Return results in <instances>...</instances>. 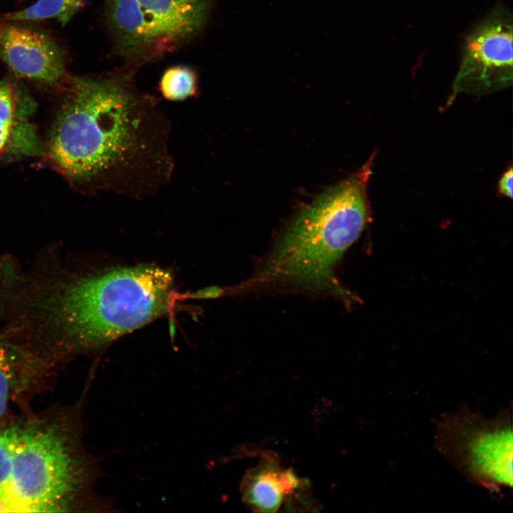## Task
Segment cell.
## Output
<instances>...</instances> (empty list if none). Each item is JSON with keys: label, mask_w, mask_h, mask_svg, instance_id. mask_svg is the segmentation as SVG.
<instances>
[{"label": "cell", "mask_w": 513, "mask_h": 513, "mask_svg": "<svg viewBox=\"0 0 513 513\" xmlns=\"http://www.w3.org/2000/svg\"><path fill=\"white\" fill-rule=\"evenodd\" d=\"M62 89L43 157L75 188L141 200L170 182L171 121L133 70L70 76Z\"/></svg>", "instance_id": "cell-1"}, {"label": "cell", "mask_w": 513, "mask_h": 513, "mask_svg": "<svg viewBox=\"0 0 513 513\" xmlns=\"http://www.w3.org/2000/svg\"><path fill=\"white\" fill-rule=\"evenodd\" d=\"M41 271L16 270L4 302L14 336L46 366L144 326L165 313L171 301L172 275L158 266L78 275L56 264Z\"/></svg>", "instance_id": "cell-2"}, {"label": "cell", "mask_w": 513, "mask_h": 513, "mask_svg": "<svg viewBox=\"0 0 513 513\" xmlns=\"http://www.w3.org/2000/svg\"><path fill=\"white\" fill-rule=\"evenodd\" d=\"M375 151L344 180L303 206L281 231L247 286H280L326 294L344 302L351 296L335 269L370 218L368 182Z\"/></svg>", "instance_id": "cell-3"}, {"label": "cell", "mask_w": 513, "mask_h": 513, "mask_svg": "<svg viewBox=\"0 0 513 513\" xmlns=\"http://www.w3.org/2000/svg\"><path fill=\"white\" fill-rule=\"evenodd\" d=\"M79 425L73 417L33 416L0 428V512L95 507L98 461L84 450Z\"/></svg>", "instance_id": "cell-4"}, {"label": "cell", "mask_w": 513, "mask_h": 513, "mask_svg": "<svg viewBox=\"0 0 513 513\" xmlns=\"http://www.w3.org/2000/svg\"><path fill=\"white\" fill-rule=\"evenodd\" d=\"M214 0H106L116 51L135 62L177 49L205 27Z\"/></svg>", "instance_id": "cell-5"}, {"label": "cell", "mask_w": 513, "mask_h": 513, "mask_svg": "<svg viewBox=\"0 0 513 513\" xmlns=\"http://www.w3.org/2000/svg\"><path fill=\"white\" fill-rule=\"evenodd\" d=\"M435 448L468 482L489 490L512 487V411L492 418L466 405L436 421Z\"/></svg>", "instance_id": "cell-6"}, {"label": "cell", "mask_w": 513, "mask_h": 513, "mask_svg": "<svg viewBox=\"0 0 513 513\" xmlns=\"http://www.w3.org/2000/svg\"><path fill=\"white\" fill-rule=\"evenodd\" d=\"M512 74V15L497 5L465 38L448 103L459 93L482 95L506 88Z\"/></svg>", "instance_id": "cell-7"}, {"label": "cell", "mask_w": 513, "mask_h": 513, "mask_svg": "<svg viewBox=\"0 0 513 513\" xmlns=\"http://www.w3.org/2000/svg\"><path fill=\"white\" fill-rule=\"evenodd\" d=\"M0 61L17 77L62 89L69 75L63 53L38 31L0 22Z\"/></svg>", "instance_id": "cell-8"}, {"label": "cell", "mask_w": 513, "mask_h": 513, "mask_svg": "<svg viewBox=\"0 0 513 513\" xmlns=\"http://www.w3.org/2000/svg\"><path fill=\"white\" fill-rule=\"evenodd\" d=\"M37 108L16 81H0V160L43 157V141L31 122Z\"/></svg>", "instance_id": "cell-9"}, {"label": "cell", "mask_w": 513, "mask_h": 513, "mask_svg": "<svg viewBox=\"0 0 513 513\" xmlns=\"http://www.w3.org/2000/svg\"><path fill=\"white\" fill-rule=\"evenodd\" d=\"M301 485L291 470H284L271 458L264 459L250 470L242 483L245 503L258 512H276Z\"/></svg>", "instance_id": "cell-10"}, {"label": "cell", "mask_w": 513, "mask_h": 513, "mask_svg": "<svg viewBox=\"0 0 513 513\" xmlns=\"http://www.w3.org/2000/svg\"><path fill=\"white\" fill-rule=\"evenodd\" d=\"M31 376L20 351L0 333V422L4 419L19 382Z\"/></svg>", "instance_id": "cell-11"}, {"label": "cell", "mask_w": 513, "mask_h": 513, "mask_svg": "<svg viewBox=\"0 0 513 513\" xmlns=\"http://www.w3.org/2000/svg\"><path fill=\"white\" fill-rule=\"evenodd\" d=\"M85 0H37L30 6L4 17L9 21L55 19L65 25Z\"/></svg>", "instance_id": "cell-12"}, {"label": "cell", "mask_w": 513, "mask_h": 513, "mask_svg": "<svg viewBox=\"0 0 513 513\" xmlns=\"http://www.w3.org/2000/svg\"><path fill=\"white\" fill-rule=\"evenodd\" d=\"M199 81L195 71L185 65L168 68L162 73L159 90L169 101L180 102L194 97L198 91Z\"/></svg>", "instance_id": "cell-13"}, {"label": "cell", "mask_w": 513, "mask_h": 513, "mask_svg": "<svg viewBox=\"0 0 513 513\" xmlns=\"http://www.w3.org/2000/svg\"><path fill=\"white\" fill-rule=\"evenodd\" d=\"M512 180L513 170L512 167L509 168L501 176L498 182V190L499 193L509 197L512 198Z\"/></svg>", "instance_id": "cell-14"}, {"label": "cell", "mask_w": 513, "mask_h": 513, "mask_svg": "<svg viewBox=\"0 0 513 513\" xmlns=\"http://www.w3.org/2000/svg\"><path fill=\"white\" fill-rule=\"evenodd\" d=\"M4 333V332H3ZM5 336V334H4ZM7 338V337H6ZM9 339V338H8ZM10 341V340H9ZM12 343V342H11ZM17 347V346H16ZM23 352V351H22ZM24 353V352H23ZM25 354V353H24ZM26 355V354H25ZM29 358V357H28ZM31 359V358H30ZM32 361V360H31ZM34 363V362H33ZM36 364V363H35ZM38 366V365H37ZM39 367V366H38ZM41 368V367H40ZM42 369V368H41ZM43 370V369H42Z\"/></svg>", "instance_id": "cell-15"}]
</instances>
